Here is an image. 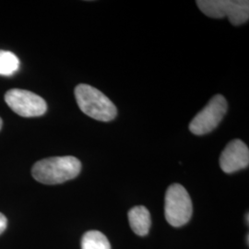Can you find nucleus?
<instances>
[{
	"label": "nucleus",
	"instance_id": "obj_1",
	"mask_svg": "<svg viewBox=\"0 0 249 249\" xmlns=\"http://www.w3.org/2000/svg\"><path fill=\"white\" fill-rule=\"evenodd\" d=\"M81 162L73 156L51 157L38 160L32 169L36 181L45 185H57L79 176Z\"/></svg>",
	"mask_w": 249,
	"mask_h": 249
},
{
	"label": "nucleus",
	"instance_id": "obj_2",
	"mask_svg": "<svg viewBox=\"0 0 249 249\" xmlns=\"http://www.w3.org/2000/svg\"><path fill=\"white\" fill-rule=\"evenodd\" d=\"M74 93L80 110L89 117L109 122L117 116L116 106L98 89L88 84H79Z\"/></svg>",
	"mask_w": 249,
	"mask_h": 249
},
{
	"label": "nucleus",
	"instance_id": "obj_3",
	"mask_svg": "<svg viewBox=\"0 0 249 249\" xmlns=\"http://www.w3.org/2000/svg\"><path fill=\"white\" fill-rule=\"evenodd\" d=\"M196 3L200 11L208 17H227L234 26H239L249 21L248 0H197Z\"/></svg>",
	"mask_w": 249,
	"mask_h": 249
},
{
	"label": "nucleus",
	"instance_id": "obj_4",
	"mask_svg": "<svg viewBox=\"0 0 249 249\" xmlns=\"http://www.w3.org/2000/svg\"><path fill=\"white\" fill-rule=\"evenodd\" d=\"M192 213V200L187 189L180 184L171 185L165 194L166 221L174 227H181L189 222Z\"/></svg>",
	"mask_w": 249,
	"mask_h": 249
},
{
	"label": "nucleus",
	"instance_id": "obj_5",
	"mask_svg": "<svg viewBox=\"0 0 249 249\" xmlns=\"http://www.w3.org/2000/svg\"><path fill=\"white\" fill-rule=\"evenodd\" d=\"M227 109L228 104L223 95H215L192 119L189 124V130L196 136L212 132L222 122Z\"/></svg>",
	"mask_w": 249,
	"mask_h": 249
},
{
	"label": "nucleus",
	"instance_id": "obj_6",
	"mask_svg": "<svg viewBox=\"0 0 249 249\" xmlns=\"http://www.w3.org/2000/svg\"><path fill=\"white\" fill-rule=\"evenodd\" d=\"M5 102L14 113L23 117L43 116L47 111L45 100L26 89H9L5 94Z\"/></svg>",
	"mask_w": 249,
	"mask_h": 249
},
{
	"label": "nucleus",
	"instance_id": "obj_7",
	"mask_svg": "<svg viewBox=\"0 0 249 249\" xmlns=\"http://www.w3.org/2000/svg\"><path fill=\"white\" fill-rule=\"evenodd\" d=\"M249 164L248 145L241 140H233L227 144L220 157V166L226 174L245 169Z\"/></svg>",
	"mask_w": 249,
	"mask_h": 249
},
{
	"label": "nucleus",
	"instance_id": "obj_8",
	"mask_svg": "<svg viewBox=\"0 0 249 249\" xmlns=\"http://www.w3.org/2000/svg\"><path fill=\"white\" fill-rule=\"evenodd\" d=\"M128 221L132 231L140 235H147L151 228V214L144 206H136L128 212Z\"/></svg>",
	"mask_w": 249,
	"mask_h": 249
},
{
	"label": "nucleus",
	"instance_id": "obj_9",
	"mask_svg": "<svg viewBox=\"0 0 249 249\" xmlns=\"http://www.w3.org/2000/svg\"><path fill=\"white\" fill-rule=\"evenodd\" d=\"M81 249H111V245L101 231H89L82 236Z\"/></svg>",
	"mask_w": 249,
	"mask_h": 249
},
{
	"label": "nucleus",
	"instance_id": "obj_10",
	"mask_svg": "<svg viewBox=\"0 0 249 249\" xmlns=\"http://www.w3.org/2000/svg\"><path fill=\"white\" fill-rule=\"evenodd\" d=\"M19 68V60L15 53L0 50V75L1 76H12L18 71Z\"/></svg>",
	"mask_w": 249,
	"mask_h": 249
},
{
	"label": "nucleus",
	"instance_id": "obj_11",
	"mask_svg": "<svg viewBox=\"0 0 249 249\" xmlns=\"http://www.w3.org/2000/svg\"><path fill=\"white\" fill-rule=\"evenodd\" d=\"M8 226V220L4 214L0 213V234L6 230Z\"/></svg>",
	"mask_w": 249,
	"mask_h": 249
},
{
	"label": "nucleus",
	"instance_id": "obj_12",
	"mask_svg": "<svg viewBox=\"0 0 249 249\" xmlns=\"http://www.w3.org/2000/svg\"><path fill=\"white\" fill-rule=\"evenodd\" d=\"M2 124H3V122H2V119H1V117H0V130H1V128H2Z\"/></svg>",
	"mask_w": 249,
	"mask_h": 249
},
{
	"label": "nucleus",
	"instance_id": "obj_13",
	"mask_svg": "<svg viewBox=\"0 0 249 249\" xmlns=\"http://www.w3.org/2000/svg\"><path fill=\"white\" fill-rule=\"evenodd\" d=\"M249 213H247V223H248V224H249Z\"/></svg>",
	"mask_w": 249,
	"mask_h": 249
},
{
	"label": "nucleus",
	"instance_id": "obj_14",
	"mask_svg": "<svg viewBox=\"0 0 249 249\" xmlns=\"http://www.w3.org/2000/svg\"><path fill=\"white\" fill-rule=\"evenodd\" d=\"M249 235L248 234V237H247V243H248V245H249Z\"/></svg>",
	"mask_w": 249,
	"mask_h": 249
}]
</instances>
